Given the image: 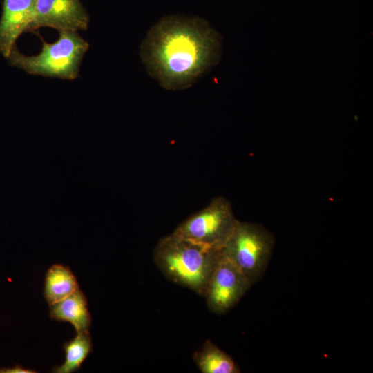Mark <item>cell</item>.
<instances>
[{
    "label": "cell",
    "instance_id": "obj_2",
    "mask_svg": "<svg viewBox=\"0 0 373 373\" xmlns=\"http://www.w3.org/2000/svg\"><path fill=\"white\" fill-rule=\"evenodd\" d=\"M220 255V250L171 233L159 240L153 260L169 280L204 296Z\"/></svg>",
    "mask_w": 373,
    "mask_h": 373
},
{
    "label": "cell",
    "instance_id": "obj_13",
    "mask_svg": "<svg viewBox=\"0 0 373 373\" xmlns=\"http://www.w3.org/2000/svg\"><path fill=\"white\" fill-rule=\"evenodd\" d=\"M35 371L32 370L25 369L21 365H17L12 367L0 368V373H34Z\"/></svg>",
    "mask_w": 373,
    "mask_h": 373
},
{
    "label": "cell",
    "instance_id": "obj_1",
    "mask_svg": "<svg viewBox=\"0 0 373 373\" xmlns=\"http://www.w3.org/2000/svg\"><path fill=\"white\" fill-rule=\"evenodd\" d=\"M220 35L204 19L168 15L148 31L140 57L149 74L164 89L193 86L220 60Z\"/></svg>",
    "mask_w": 373,
    "mask_h": 373
},
{
    "label": "cell",
    "instance_id": "obj_3",
    "mask_svg": "<svg viewBox=\"0 0 373 373\" xmlns=\"http://www.w3.org/2000/svg\"><path fill=\"white\" fill-rule=\"evenodd\" d=\"M59 32V38L54 43L42 39L41 50L36 55H25L15 48L7 58L9 64L30 75L66 80L77 79L89 44L78 32Z\"/></svg>",
    "mask_w": 373,
    "mask_h": 373
},
{
    "label": "cell",
    "instance_id": "obj_8",
    "mask_svg": "<svg viewBox=\"0 0 373 373\" xmlns=\"http://www.w3.org/2000/svg\"><path fill=\"white\" fill-rule=\"evenodd\" d=\"M36 0H3L0 19V53L8 58L19 36L30 31Z\"/></svg>",
    "mask_w": 373,
    "mask_h": 373
},
{
    "label": "cell",
    "instance_id": "obj_10",
    "mask_svg": "<svg viewBox=\"0 0 373 373\" xmlns=\"http://www.w3.org/2000/svg\"><path fill=\"white\" fill-rule=\"evenodd\" d=\"M78 289L77 279L69 267L57 264L47 271L44 296L50 305L64 299Z\"/></svg>",
    "mask_w": 373,
    "mask_h": 373
},
{
    "label": "cell",
    "instance_id": "obj_6",
    "mask_svg": "<svg viewBox=\"0 0 373 373\" xmlns=\"http://www.w3.org/2000/svg\"><path fill=\"white\" fill-rule=\"evenodd\" d=\"M252 285L240 269L220 252L204 297L210 311L223 314L233 307Z\"/></svg>",
    "mask_w": 373,
    "mask_h": 373
},
{
    "label": "cell",
    "instance_id": "obj_9",
    "mask_svg": "<svg viewBox=\"0 0 373 373\" xmlns=\"http://www.w3.org/2000/svg\"><path fill=\"white\" fill-rule=\"evenodd\" d=\"M51 318L70 323L77 332H89L91 317L84 293L77 289L64 299L50 305Z\"/></svg>",
    "mask_w": 373,
    "mask_h": 373
},
{
    "label": "cell",
    "instance_id": "obj_11",
    "mask_svg": "<svg viewBox=\"0 0 373 373\" xmlns=\"http://www.w3.org/2000/svg\"><path fill=\"white\" fill-rule=\"evenodd\" d=\"M193 358L202 373L240 372L233 358L210 340L204 342Z\"/></svg>",
    "mask_w": 373,
    "mask_h": 373
},
{
    "label": "cell",
    "instance_id": "obj_4",
    "mask_svg": "<svg viewBox=\"0 0 373 373\" xmlns=\"http://www.w3.org/2000/svg\"><path fill=\"white\" fill-rule=\"evenodd\" d=\"M274 245V236L264 226L238 220L220 252L254 284L265 274Z\"/></svg>",
    "mask_w": 373,
    "mask_h": 373
},
{
    "label": "cell",
    "instance_id": "obj_5",
    "mask_svg": "<svg viewBox=\"0 0 373 373\" xmlns=\"http://www.w3.org/2000/svg\"><path fill=\"white\" fill-rule=\"evenodd\" d=\"M238 221L231 203L223 197H217L202 210L181 223L172 234L221 250Z\"/></svg>",
    "mask_w": 373,
    "mask_h": 373
},
{
    "label": "cell",
    "instance_id": "obj_12",
    "mask_svg": "<svg viewBox=\"0 0 373 373\" xmlns=\"http://www.w3.org/2000/svg\"><path fill=\"white\" fill-rule=\"evenodd\" d=\"M63 347L66 352V360L62 365L55 367L53 372L71 373L79 370L92 350L89 332H77V335L66 342Z\"/></svg>",
    "mask_w": 373,
    "mask_h": 373
},
{
    "label": "cell",
    "instance_id": "obj_7",
    "mask_svg": "<svg viewBox=\"0 0 373 373\" xmlns=\"http://www.w3.org/2000/svg\"><path fill=\"white\" fill-rule=\"evenodd\" d=\"M88 15L79 0H36L30 31L49 27L59 31L86 30Z\"/></svg>",
    "mask_w": 373,
    "mask_h": 373
}]
</instances>
